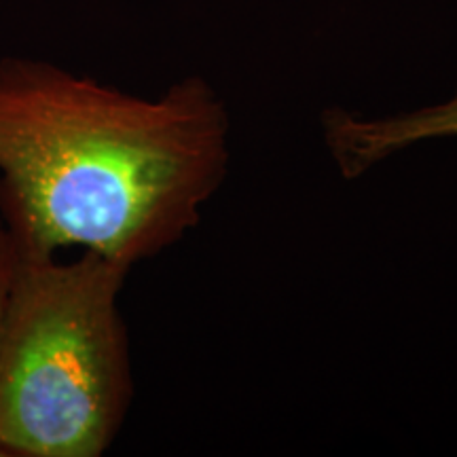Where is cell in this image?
I'll return each instance as SVG.
<instances>
[{
	"label": "cell",
	"instance_id": "obj_1",
	"mask_svg": "<svg viewBox=\"0 0 457 457\" xmlns=\"http://www.w3.org/2000/svg\"><path fill=\"white\" fill-rule=\"evenodd\" d=\"M231 168V119L204 77L155 98L38 57L0 60V219L28 253L134 267L195 228Z\"/></svg>",
	"mask_w": 457,
	"mask_h": 457
},
{
	"label": "cell",
	"instance_id": "obj_4",
	"mask_svg": "<svg viewBox=\"0 0 457 457\" xmlns=\"http://www.w3.org/2000/svg\"><path fill=\"white\" fill-rule=\"evenodd\" d=\"M17 261H20V250H17L15 237L11 236L9 227L0 219V305H3L9 286L13 282Z\"/></svg>",
	"mask_w": 457,
	"mask_h": 457
},
{
	"label": "cell",
	"instance_id": "obj_3",
	"mask_svg": "<svg viewBox=\"0 0 457 457\" xmlns=\"http://www.w3.org/2000/svg\"><path fill=\"white\" fill-rule=\"evenodd\" d=\"M322 136L343 179H360L411 146L457 138V89L436 104L375 117L328 108L322 114Z\"/></svg>",
	"mask_w": 457,
	"mask_h": 457
},
{
	"label": "cell",
	"instance_id": "obj_2",
	"mask_svg": "<svg viewBox=\"0 0 457 457\" xmlns=\"http://www.w3.org/2000/svg\"><path fill=\"white\" fill-rule=\"evenodd\" d=\"M20 250V248H17ZM131 271L20 250L0 305V457H100L134 398L119 296Z\"/></svg>",
	"mask_w": 457,
	"mask_h": 457
}]
</instances>
